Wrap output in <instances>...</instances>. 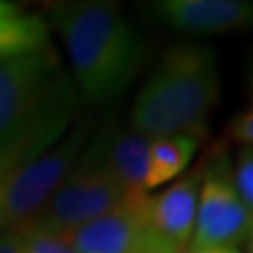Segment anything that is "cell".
<instances>
[{
  "mask_svg": "<svg viewBox=\"0 0 253 253\" xmlns=\"http://www.w3.org/2000/svg\"><path fill=\"white\" fill-rule=\"evenodd\" d=\"M79 94L51 47L0 62V176L53 148Z\"/></svg>",
  "mask_w": 253,
  "mask_h": 253,
  "instance_id": "1",
  "label": "cell"
},
{
  "mask_svg": "<svg viewBox=\"0 0 253 253\" xmlns=\"http://www.w3.org/2000/svg\"><path fill=\"white\" fill-rule=\"evenodd\" d=\"M51 23L72 64L77 94L92 105L118 100L145 66L146 42L113 2L56 4Z\"/></svg>",
  "mask_w": 253,
  "mask_h": 253,
  "instance_id": "2",
  "label": "cell"
},
{
  "mask_svg": "<svg viewBox=\"0 0 253 253\" xmlns=\"http://www.w3.org/2000/svg\"><path fill=\"white\" fill-rule=\"evenodd\" d=\"M221 100L216 49L203 43L171 47L139 88L131 129L146 139L191 135L205 139Z\"/></svg>",
  "mask_w": 253,
  "mask_h": 253,
  "instance_id": "3",
  "label": "cell"
},
{
  "mask_svg": "<svg viewBox=\"0 0 253 253\" xmlns=\"http://www.w3.org/2000/svg\"><path fill=\"white\" fill-rule=\"evenodd\" d=\"M96 126L88 120L72 129L47 152L0 176V227L19 231L30 225L64 178L72 172L86 148Z\"/></svg>",
  "mask_w": 253,
  "mask_h": 253,
  "instance_id": "4",
  "label": "cell"
},
{
  "mask_svg": "<svg viewBox=\"0 0 253 253\" xmlns=\"http://www.w3.org/2000/svg\"><path fill=\"white\" fill-rule=\"evenodd\" d=\"M253 216L233 180V163L225 150H210L203 162L193 236L188 250L233 248L248 242Z\"/></svg>",
  "mask_w": 253,
  "mask_h": 253,
  "instance_id": "5",
  "label": "cell"
},
{
  "mask_svg": "<svg viewBox=\"0 0 253 253\" xmlns=\"http://www.w3.org/2000/svg\"><path fill=\"white\" fill-rule=\"evenodd\" d=\"M127 197L133 195H129L113 174L81 154L72 172L49 197L32 223L60 235H70L111 212Z\"/></svg>",
  "mask_w": 253,
  "mask_h": 253,
  "instance_id": "6",
  "label": "cell"
},
{
  "mask_svg": "<svg viewBox=\"0 0 253 253\" xmlns=\"http://www.w3.org/2000/svg\"><path fill=\"white\" fill-rule=\"evenodd\" d=\"M75 253H172L148 219V195H133L111 212L66 235Z\"/></svg>",
  "mask_w": 253,
  "mask_h": 253,
  "instance_id": "7",
  "label": "cell"
},
{
  "mask_svg": "<svg viewBox=\"0 0 253 253\" xmlns=\"http://www.w3.org/2000/svg\"><path fill=\"white\" fill-rule=\"evenodd\" d=\"M148 11L165 27L195 36L253 30L252 0H160Z\"/></svg>",
  "mask_w": 253,
  "mask_h": 253,
  "instance_id": "8",
  "label": "cell"
},
{
  "mask_svg": "<svg viewBox=\"0 0 253 253\" xmlns=\"http://www.w3.org/2000/svg\"><path fill=\"white\" fill-rule=\"evenodd\" d=\"M203 162L186 171L169 188L158 195H148V219L156 236L172 253H184L190 248L197 201H199Z\"/></svg>",
  "mask_w": 253,
  "mask_h": 253,
  "instance_id": "9",
  "label": "cell"
},
{
  "mask_svg": "<svg viewBox=\"0 0 253 253\" xmlns=\"http://www.w3.org/2000/svg\"><path fill=\"white\" fill-rule=\"evenodd\" d=\"M148 145L150 139L131 127L103 126L94 129L83 156L113 174L129 195H148L145 191Z\"/></svg>",
  "mask_w": 253,
  "mask_h": 253,
  "instance_id": "10",
  "label": "cell"
},
{
  "mask_svg": "<svg viewBox=\"0 0 253 253\" xmlns=\"http://www.w3.org/2000/svg\"><path fill=\"white\" fill-rule=\"evenodd\" d=\"M201 141L191 135H171L150 139L146 156L145 191L150 193L163 184L174 182L188 171Z\"/></svg>",
  "mask_w": 253,
  "mask_h": 253,
  "instance_id": "11",
  "label": "cell"
},
{
  "mask_svg": "<svg viewBox=\"0 0 253 253\" xmlns=\"http://www.w3.org/2000/svg\"><path fill=\"white\" fill-rule=\"evenodd\" d=\"M47 47V25L36 15L0 17V62Z\"/></svg>",
  "mask_w": 253,
  "mask_h": 253,
  "instance_id": "12",
  "label": "cell"
},
{
  "mask_svg": "<svg viewBox=\"0 0 253 253\" xmlns=\"http://www.w3.org/2000/svg\"><path fill=\"white\" fill-rule=\"evenodd\" d=\"M17 233L21 236L23 253H75L66 235L54 233L34 223L19 229Z\"/></svg>",
  "mask_w": 253,
  "mask_h": 253,
  "instance_id": "13",
  "label": "cell"
},
{
  "mask_svg": "<svg viewBox=\"0 0 253 253\" xmlns=\"http://www.w3.org/2000/svg\"><path fill=\"white\" fill-rule=\"evenodd\" d=\"M233 180L240 199L253 216V148L244 146L233 163Z\"/></svg>",
  "mask_w": 253,
  "mask_h": 253,
  "instance_id": "14",
  "label": "cell"
},
{
  "mask_svg": "<svg viewBox=\"0 0 253 253\" xmlns=\"http://www.w3.org/2000/svg\"><path fill=\"white\" fill-rule=\"evenodd\" d=\"M227 133L235 143H240V145L253 148V107L238 113L229 122Z\"/></svg>",
  "mask_w": 253,
  "mask_h": 253,
  "instance_id": "15",
  "label": "cell"
},
{
  "mask_svg": "<svg viewBox=\"0 0 253 253\" xmlns=\"http://www.w3.org/2000/svg\"><path fill=\"white\" fill-rule=\"evenodd\" d=\"M0 253H23L21 236L17 231H2L0 233Z\"/></svg>",
  "mask_w": 253,
  "mask_h": 253,
  "instance_id": "16",
  "label": "cell"
},
{
  "mask_svg": "<svg viewBox=\"0 0 253 253\" xmlns=\"http://www.w3.org/2000/svg\"><path fill=\"white\" fill-rule=\"evenodd\" d=\"M184 253H242L233 248H205V250H186Z\"/></svg>",
  "mask_w": 253,
  "mask_h": 253,
  "instance_id": "17",
  "label": "cell"
},
{
  "mask_svg": "<svg viewBox=\"0 0 253 253\" xmlns=\"http://www.w3.org/2000/svg\"><path fill=\"white\" fill-rule=\"evenodd\" d=\"M19 13L17 8L9 2H0V17H8V15H15Z\"/></svg>",
  "mask_w": 253,
  "mask_h": 253,
  "instance_id": "18",
  "label": "cell"
},
{
  "mask_svg": "<svg viewBox=\"0 0 253 253\" xmlns=\"http://www.w3.org/2000/svg\"><path fill=\"white\" fill-rule=\"evenodd\" d=\"M248 86L253 92V53L250 54V60H248Z\"/></svg>",
  "mask_w": 253,
  "mask_h": 253,
  "instance_id": "19",
  "label": "cell"
},
{
  "mask_svg": "<svg viewBox=\"0 0 253 253\" xmlns=\"http://www.w3.org/2000/svg\"><path fill=\"white\" fill-rule=\"evenodd\" d=\"M248 253H253V225H252V231H250V236H248Z\"/></svg>",
  "mask_w": 253,
  "mask_h": 253,
  "instance_id": "20",
  "label": "cell"
},
{
  "mask_svg": "<svg viewBox=\"0 0 253 253\" xmlns=\"http://www.w3.org/2000/svg\"><path fill=\"white\" fill-rule=\"evenodd\" d=\"M0 229H2V227H0Z\"/></svg>",
  "mask_w": 253,
  "mask_h": 253,
  "instance_id": "21",
  "label": "cell"
},
{
  "mask_svg": "<svg viewBox=\"0 0 253 253\" xmlns=\"http://www.w3.org/2000/svg\"><path fill=\"white\" fill-rule=\"evenodd\" d=\"M252 2H253V0H252Z\"/></svg>",
  "mask_w": 253,
  "mask_h": 253,
  "instance_id": "22",
  "label": "cell"
}]
</instances>
